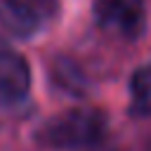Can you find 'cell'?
Listing matches in <instances>:
<instances>
[{
	"instance_id": "4",
	"label": "cell",
	"mask_w": 151,
	"mask_h": 151,
	"mask_svg": "<svg viewBox=\"0 0 151 151\" xmlns=\"http://www.w3.org/2000/svg\"><path fill=\"white\" fill-rule=\"evenodd\" d=\"M0 26L17 38H28L40 26V12L33 0H0Z\"/></svg>"
},
{
	"instance_id": "1",
	"label": "cell",
	"mask_w": 151,
	"mask_h": 151,
	"mask_svg": "<svg viewBox=\"0 0 151 151\" xmlns=\"http://www.w3.org/2000/svg\"><path fill=\"white\" fill-rule=\"evenodd\" d=\"M106 132V116L94 106L66 109L47 118L38 130V142L52 149H78L101 139Z\"/></svg>"
},
{
	"instance_id": "3",
	"label": "cell",
	"mask_w": 151,
	"mask_h": 151,
	"mask_svg": "<svg viewBox=\"0 0 151 151\" xmlns=\"http://www.w3.org/2000/svg\"><path fill=\"white\" fill-rule=\"evenodd\" d=\"M31 90V68L24 54L0 38V99L19 101Z\"/></svg>"
},
{
	"instance_id": "5",
	"label": "cell",
	"mask_w": 151,
	"mask_h": 151,
	"mask_svg": "<svg viewBox=\"0 0 151 151\" xmlns=\"http://www.w3.org/2000/svg\"><path fill=\"white\" fill-rule=\"evenodd\" d=\"M130 111L134 116H151V64L139 66L130 78Z\"/></svg>"
},
{
	"instance_id": "2",
	"label": "cell",
	"mask_w": 151,
	"mask_h": 151,
	"mask_svg": "<svg viewBox=\"0 0 151 151\" xmlns=\"http://www.w3.org/2000/svg\"><path fill=\"white\" fill-rule=\"evenodd\" d=\"M94 21L125 38H134L144 28V0H94Z\"/></svg>"
}]
</instances>
